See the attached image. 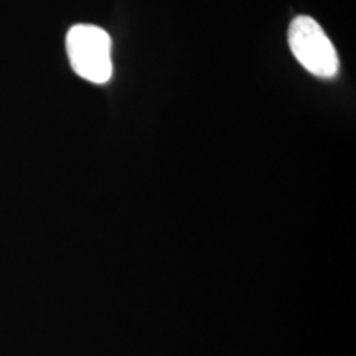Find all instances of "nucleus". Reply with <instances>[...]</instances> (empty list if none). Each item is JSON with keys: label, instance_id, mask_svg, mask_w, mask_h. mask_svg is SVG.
Instances as JSON below:
<instances>
[{"label": "nucleus", "instance_id": "f257e3e1", "mask_svg": "<svg viewBox=\"0 0 356 356\" xmlns=\"http://www.w3.org/2000/svg\"><path fill=\"white\" fill-rule=\"evenodd\" d=\"M70 65L79 78L106 84L113 76V42L109 33L96 25H74L66 35Z\"/></svg>", "mask_w": 356, "mask_h": 356}, {"label": "nucleus", "instance_id": "f03ea898", "mask_svg": "<svg viewBox=\"0 0 356 356\" xmlns=\"http://www.w3.org/2000/svg\"><path fill=\"white\" fill-rule=\"evenodd\" d=\"M289 47L296 60L317 78H335L340 61L335 47L322 26L310 17L300 15L289 26Z\"/></svg>", "mask_w": 356, "mask_h": 356}]
</instances>
